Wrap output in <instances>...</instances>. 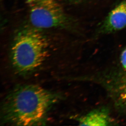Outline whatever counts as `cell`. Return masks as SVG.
<instances>
[{"instance_id":"obj_6","label":"cell","mask_w":126,"mask_h":126,"mask_svg":"<svg viewBox=\"0 0 126 126\" xmlns=\"http://www.w3.org/2000/svg\"><path fill=\"white\" fill-rule=\"evenodd\" d=\"M118 96L119 101L121 104L126 106V80L119 86Z\"/></svg>"},{"instance_id":"obj_1","label":"cell","mask_w":126,"mask_h":126,"mask_svg":"<svg viewBox=\"0 0 126 126\" xmlns=\"http://www.w3.org/2000/svg\"><path fill=\"white\" fill-rule=\"evenodd\" d=\"M60 97L36 84L18 87L4 100L2 122L16 126L42 125L50 107Z\"/></svg>"},{"instance_id":"obj_3","label":"cell","mask_w":126,"mask_h":126,"mask_svg":"<svg viewBox=\"0 0 126 126\" xmlns=\"http://www.w3.org/2000/svg\"><path fill=\"white\" fill-rule=\"evenodd\" d=\"M30 20L38 29L69 28L73 22L57 0H27Z\"/></svg>"},{"instance_id":"obj_4","label":"cell","mask_w":126,"mask_h":126,"mask_svg":"<svg viewBox=\"0 0 126 126\" xmlns=\"http://www.w3.org/2000/svg\"><path fill=\"white\" fill-rule=\"evenodd\" d=\"M126 27V0L123 1L110 12L102 27V32L109 33Z\"/></svg>"},{"instance_id":"obj_8","label":"cell","mask_w":126,"mask_h":126,"mask_svg":"<svg viewBox=\"0 0 126 126\" xmlns=\"http://www.w3.org/2000/svg\"><path fill=\"white\" fill-rule=\"evenodd\" d=\"M64 0L69 2H75L76 3V2H79L80 1H82V0Z\"/></svg>"},{"instance_id":"obj_5","label":"cell","mask_w":126,"mask_h":126,"mask_svg":"<svg viewBox=\"0 0 126 126\" xmlns=\"http://www.w3.org/2000/svg\"><path fill=\"white\" fill-rule=\"evenodd\" d=\"M79 123L81 126H107L109 118L107 113L103 111H94L82 117Z\"/></svg>"},{"instance_id":"obj_2","label":"cell","mask_w":126,"mask_h":126,"mask_svg":"<svg viewBox=\"0 0 126 126\" xmlns=\"http://www.w3.org/2000/svg\"><path fill=\"white\" fill-rule=\"evenodd\" d=\"M48 43L34 27L20 30L14 37L11 48V61L20 74H30L42 65L48 56Z\"/></svg>"},{"instance_id":"obj_7","label":"cell","mask_w":126,"mask_h":126,"mask_svg":"<svg viewBox=\"0 0 126 126\" xmlns=\"http://www.w3.org/2000/svg\"><path fill=\"white\" fill-rule=\"evenodd\" d=\"M122 64L126 71V49L123 51L121 56Z\"/></svg>"}]
</instances>
